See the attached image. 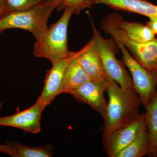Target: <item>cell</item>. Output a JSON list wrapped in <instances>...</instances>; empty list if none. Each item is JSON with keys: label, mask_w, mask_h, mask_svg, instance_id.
<instances>
[{"label": "cell", "mask_w": 157, "mask_h": 157, "mask_svg": "<svg viewBox=\"0 0 157 157\" xmlns=\"http://www.w3.org/2000/svg\"><path fill=\"white\" fill-rule=\"evenodd\" d=\"M63 0H43L25 11H11L0 17V34L6 30L21 29L29 31L36 40L48 29L51 14Z\"/></svg>", "instance_id": "7a4b0ae2"}, {"label": "cell", "mask_w": 157, "mask_h": 157, "mask_svg": "<svg viewBox=\"0 0 157 157\" xmlns=\"http://www.w3.org/2000/svg\"><path fill=\"white\" fill-rule=\"evenodd\" d=\"M89 47L78 57V62L91 80H97L108 77L94 39L90 40Z\"/></svg>", "instance_id": "8fae6325"}, {"label": "cell", "mask_w": 157, "mask_h": 157, "mask_svg": "<svg viewBox=\"0 0 157 157\" xmlns=\"http://www.w3.org/2000/svg\"><path fill=\"white\" fill-rule=\"evenodd\" d=\"M6 144L10 149L9 155L12 157H53V147L50 144L33 147L15 141Z\"/></svg>", "instance_id": "5bb4252c"}, {"label": "cell", "mask_w": 157, "mask_h": 157, "mask_svg": "<svg viewBox=\"0 0 157 157\" xmlns=\"http://www.w3.org/2000/svg\"><path fill=\"white\" fill-rule=\"evenodd\" d=\"M64 11L60 19L51 25L34 44L35 56L47 59L52 65L66 57L70 52L68 48V26L74 11L70 9Z\"/></svg>", "instance_id": "3957f363"}, {"label": "cell", "mask_w": 157, "mask_h": 157, "mask_svg": "<svg viewBox=\"0 0 157 157\" xmlns=\"http://www.w3.org/2000/svg\"><path fill=\"white\" fill-rule=\"evenodd\" d=\"M9 11H21L28 10L43 0H5Z\"/></svg>", "instance_id": "e0dca14e"}, {"label": "cell", "mask_w": 157, "mask_h": 157, "mask_svg": "<svg viewBox=\"0 0 157 157\" xmlns=\"http://www.w3.org/2000/svg\"><path fill=\"white\" fill-rule=\"evenodd\" d=\"M3 107V103H0V110L2 109Z\"/></svg>", "instance_id": "603a6c76"}, {"label": "cell", "mask_w": 157, "mask_h": 157, "mask_svg": "<svg viewBox=\"0 0 157 157\" xmlns=\"http://www.w3.org/2000/svg\"><path fill=\"white\" fill-rule=\"evenodd\" d=\"M155 157H157V148L155 151Z\"/></svg>", "instance_id": "cb8c5ba5"}, {"label": "cell", "mask_w": 157, "mask_h": 157, "mask_svg": "<svg viewBox=\"0 0 157 157\" xmlns=\"http://www.w3.org/2000/svg\"><path fill=\"white\" fill-rule=\"evenodd\" d=\"M146 129L145 113H144L132 121L108 133H104L103 144L105 152L109 157H117L121 151Z\"/></svg>", "instance_id": "52a82bcc"}, {"label": "cell", "mask_w": 157, "mask_h": 157, "mask_svg": "<svg viewBox=\"0 0 157 157\" xmlns=\"http://www.w3.org/2000/svg\"><path fill=\"white\" fill-rule=\"evenodd\" d=\"M108 78L90 80L70 91L69 94L79 103L88 105L104 119L107 104L104 93L107 91Z\"/></svg>", "instance_id": "9c48e42d"}, {"label": "cell", "mask_w": 157, "mask_h": 157, "mask_svg": "<svg viewBox=\"0 0 157 157\" xmlns=\"http://www.w3.org/2000/svg\"><path fill=\"white\" fill-rule=\"evenodd\" d=\"M90 41L83 48L76 52L70 51L67 56L60 60L47 71L44 86L42 94L37 101L41 102L46 107L57 96L60 94L61 87L65 69L70 61L78 57L89 47Z\"/></svg>", "instance_id": "ba28073f"}, {"label": "cell", "mask_w": 157, "mask_h": 157, "mask_svg": "<svg viewBox=\"0 0 157 157\" xmlns=\"http://www.w3.org/2000/svg\"><path fill=\"white\" fill-rule=\"evenodd\" d=\"M86 0H63L57 8V10L61 11L67 9H72L74 14H78L82 10L86 9Z\"/></svg>", "instance_id": "ac0fdd59"}, {"label": "cell", "mask_w": 157, "mask_h": 157, "mask_svg": "<svg viewBox=\"0 0 157 157\" xmlns=\"http://www.w3.org/2000/svg\"><path fill=\"white\" fill-rule=\"evenodd\" d=\"M144 107L146 109L144 113L147 128L151 143L149 156L155 157L157 148V88L155 94Z\"/></svg>", "instance_id": "2e32d148"}, {"label": "cell", "mask_w": 157, "mask_h": 157, "mask_svg": "<svg viewBox=\"0 0 157 157\" xmlns=\"http://www.w3.org/2000/svg\"><path fill=\"white\" fill-rule=\"evenodd\" d=\"M78 57L70 61L65 69L61 87V94H69L72 90L91 80L79 63Z\"/></svg>", "instance_id": "7c38bea8"}, {"label": "cell", "mask_w": 157, "mask_h": 157, "mask_svg": "<svg viewBox=\"0 0 157 157\" xmlns=\"http://www.w3.org/2000/svg\"><path fill=\"white\" fill-rule=\"evenodd\" d=\"M115 42L121 52L124 63L130 71L134 88L140 97L141 104L144 107L156 92L157 73L146 70L134 58L122 43L117 41Z\"/></svg>", "instance_id": "8992f818"}, {"label": "cell", "mask_w": 157, "mask_h": 157, "mask_svg": "<svg viewBox=\"0 0 157 157\" xmlns=\"http://www.w3.org/2000/svg\"><path fill=\"white\" fill-rule=\"evenodd\" d=\"M120 28L131 40L139 43H145L155 39V36L147 25L124 20L120 14L115 13Z\"/></svg>", "instance_id": "4fadbf2b"}, {"label": "cell", "mask_w": 157, "mask_h": 157, "mask_svg": "<svg viewBox=\"0 0 157 157\" xmlns=\"http://www.w3.org/2000/svg\"><path fill=\"white\" fill-rule=\"evenodd\" d=\"M156 73L157 74V64L156 68Z\"/></svg>", "instance_id": "d4e9b609"}, {"label": "cell", "mask_w": 157, "mask_h": 157, "mask_svg": "<svg viewBox=\"0 0 157 157\" xmlns=\"http://www.w3.org/2000/svg\"><path fill=\"white\" fill-rule=\"evenodd\" d=\"M5 153L9 155H10V149L8 145L6 144H0V153Z\"/></svg>", "instance_id": "ffe728a7"}, {"label": "cell", "mask_w": 157, "mask_h": 157, "mask_svg": "<svg viewBox=\"0 0 157 157\" xmlns=\"http://www.w3.org/2000/svg\"><path fill=\"white\" fill-rule=\"evenodd\" d=\"M100 28L114 41L120 42L131 55L144 67L156 73L157 64V39L145 43L131 40L118 25L115 13L107 14L101 21Z\"/></svg>", "instance_id": "277c9868"}, {"label": "cell", "mask_w": 157, "mask_h": 157, "mask_svg": "<svg viewBox=\"0 0 157 157\" xmlns=\"http://www.w3.org/2000/svg\"><path fill=\"white\" fill-rule=\"evenodd\" d=\"M108 102L104 120V133L134 120L140 115L141 100L134 88L121 87L108 78Z\"/></svg>", "instance_id": "6da1fadb"}, {"label": "cell", "mask_w": 157, "mask_h": 157, "mask_svg": "<svg viewBox=\"0 0 157 157\" xmlns=\"http://www.w3.org/2000/svg\"><path fill=\"white\" fill-rule=\"evenodd\" d=\"M151 150L150 137L146 129L121 151L117 157H142L149 155Z\"/></svg>", "instance_id": "9a60e30c"}, {"label": "cell", "mask_w": 157, "mask_h": 157, "mask_svg": "<svg viewBox=\"0 0 157 157\" xmlns=\"http://www.w3.org/2000/svg\"><path fill=\"white\" fill-rule=\"evenodd\" d=\"M7 6L5 0H0V6Z\"/></svg>", "instance_id": "7402d4cb"}, {"label": "cell", "mask_w": 157, "mask_h": 157, "mask_svg": "<svg viewBox=\"0 0 157 157\" xmlns=\"http://www.w3.org/2000/svg\"><path fill=\"white\" fill-rule=\"evenodd\" d=\"M45 108L41 102L37 101L28 109L13 115L0 117V126L13 127L32 134H37L41 132L42 113Z\"/></svg>", "instance_id": "30bf717a"}, {"label": "cell", "mask_w": 157, "mask_h": 157, "mask_svg": "<svg viewBox=\"0 0 157 157\" xmlns=\"http://www.w3.org/2000/svg\"><path fill=\"white\" fill-rule=\"evenodd\" d=\"M146 25L150 28L155 35L157 34V18H150L146 23Z\"/></svg>", "instance_id": "d6986e66"}, {"label": "cell", "mask_w": 157, "mask_h": 157, "mask_svg": "<svg viewBox=\"0 0 157 157\" xmlns=\"http://www.w3.org/2000/svg\"><path fill=\"white\" fill-rule=\"evenodd\" d=\"M91 23L93 30L92 38L98 48L106 75L121 87L134 88L131 74L116 56V43L115 41L111 39H104L96 28L92 20Z\"/></svg>", "instance_id": "5b68a950"}, {"label": "cell", "mask_w": 157, "mask_h": 157, "mask_svg": "<svg viewBox=\"0 0 157 157\" xmlns=\"http://www.w3.org/2000/svg\"><path fill=\"white\" fill-rule=\"evenodd\" d=\"M7 6H0V17H2L10 12Z\"/></svg>", "instance_id": "44dd1931"}]
</instances>
